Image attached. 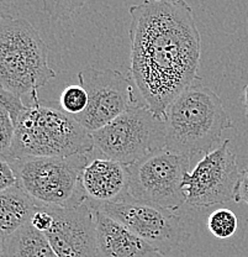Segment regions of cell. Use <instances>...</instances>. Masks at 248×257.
I'll use <instances>...</instances> for the list:
<instances>
[{
	"mask_svg": "<svg viewBox=\"0 0 248 257\" xmlns=\"http://www.w3.org/2000/svg\"><path fill=\"white\" fill-rule=\"evenodd\" d=\"M97 257H162L129 227L94 209Z\"/></svg>",
	"mask_w": 248,
	"mask_h": 257,
	"instance_id": "cell-13",
	"label": "cell"
},
{
	"mask_svg": "<svg viewBox=\"0 0 248 257\" xmlns=\"http://www.w3.org/2000/svg\"><path fill=\"white\" fill-rule=\"evenodd\" d=\"M190 159L164 149L157 150L129 166V195L168 210L185 204L183 181Z\"/></svg>",
	"mask_w": 248,
	"mask_h": 257,
	"instance_id": "cell-7",
	"label": "cell"
},
{
	"mask_svg": "<svg viewBox=\"0 0 248 257\" xmlns=\"http://www.w3.org/2000/svg\"><path fill=\"white\" fill-rule=\"evenodd\" d=\"M3 257H58L44 232L28 223L4 239Z\"/></svg>",
	"mask_w": 248,
	"mask_h": 257,
	"instance_id": "cell-15",
	"label": "cell"
},
{
	"mask_svg": "<svg viewBox=\"0 0 248 257\" xmlns=\"http://www.w3.org/2000/svg\"><path fill=\"white\" fill-rule=\"evenodd\" d=\"M226 139L215 150L205 154L183 181L185 204L191 208H209L234 199V189L241 171L236 155Z\"/></svg>",
	"mask_w": 248,
	"mask_h": 257,
	"instance_id": "cell-10",
	"label": "cell"
},
{
	"mask_svg": "<svg viewBox=\"0 0 248 257\" xmlns=\"http://www.w3.org/2000/svg\"><path fill=\"white\" fill-rule=\"evenodd\" d=\"M40 205L18 184L0 192V237L3 240L30 223Z\"/></svg>",
	"mask_w": 248,
	"mask_h": 257,
	"instance_id": "cell-14",
	"label": "cell"
},
{
	"mask_svg": "<svg viewBox=\"0 0 248 257\" xmlns=\"http://www.w3.org/2000/svg\"><path fill=\"white\" fill-rule=\"evenodd\" d=\"M4 256V240L0 237V257Z\"/></svg>",
	"mask_w": 248,
	"mask_h": 257,
	"instance_id": "cell-26",
	"label": "cell"
},
{
	"mask_svg": "<svg viewBox=\"0 0 248 257\" xmlns=\"http://www.w3.org/2000/svg\"><path fill=\"white\" fill-rule=\"evenodd\" d=\"M129 227L162 256L168 255L189 236L179 215L168 209L127 197L93 208Z\"/></svg>",
	"mask_w": 248,
	"mask_h": 257,
	"instance_id": "cell-9",
	"label": "cell"
},
{
	"mask_svg": "<svg viewBox=\"0 0 248 257\" xmlns=\"http://www.w3.org/2000/svg\"><path fill=\"white\" fill-rule=\"evenodd\" d=\"M87 90V109L74 119L89 133L99 130L125 111L143 103L130 74L116 69L85 68L78 73Z\"/></svg>",
	"mask_w": 248,
	"mask_h": 257,
	"instance_id": "cell-8",
	"label": "cell"
},
{
	"mask_svg": "<svg viewBox=\"0 0 248 257\" xmlns=\"http://www.w3.org/2000/svg\"><path fill=\"white\" fill-rule=\"evenodd\" d=\"M44 10L50 18L67 20L76 15L85 5L87 0H41Z\"/></svg>",
	"mask_w": 248,
	"mask_h": 257,
	"instance_id": "cell-18",
	"label": "cell"
},
{
	"mask_svg": "<svg viewBox=\"0 0 248 257\" xmlns=\"http://www.w3.org/2000/svg\"><path fill=\"white\" fill-rule=\"evenodd\" d=\"M88 93L81 84H72L63 89L60 98V106L72 116H78L87 109Z\"/></svg>",
	"mask_w": 248,
	"mask_h": 257,
	"instance_id": "cell-17",
	"label": "cell"
},
{
	"mask_svg": "<svg viewBox=\"0 0 248 257\" xmlns=\"http://www.w3.org/2000/svg\"><path fill=\"white\" fill-rule=\"evenodd\" d=\"M46 208L53 223L45 235L58 257H97L94 209L89 203L76 208Z\"/></svg>",
	"mask_w": 248,
	"mask_h": 257,
	"instance_id": "cell-11",
	"label": "cell"
},
{
	"mask_svg": "<svg viewBox=\"0 0 248 257\" xmlns=\"http://www.w3.org/2000/svg\"><path fill=\"white\" fill-rule=\"evenodd\" d=\"M90 135L101 156L131 166L152 152L164 149L165 119L141 104Z\"/></svg>",
	"mask_w": 248,
	"mask_h": 257,
	"instance_id": "cell-6",
	"label": "cell"
},
{
	"mask_svg": "<svg viewBox=\"0 0 248 257\" xmlns=\"http://www.w3.org/2000/svg\"><path fill=\"white\" fill-rule=\"evenodd\" d=\"M0 108L7 109L12 116L13 122H15L19 114L25 108V104L23 103L21 98L0 88Z\"/></svg>",
	"mask_w": 248,
	"mask_h": 257,
	"instance_id": "cell-20",
	"label": "cell"
},
{
	"mask_svg": "<svg viewBox=\"0 0 248 257\" xmlns=\"http://www.w3.org/2000/svg\"><path fill=\"white\" fill-rule=\"evenodd\" d=\"M17 184V176L10 163L7 160L0 159V192Z\"/></svg>",
	"mask_w": 248,
	"mask_h": 257,
	"instance_id": "cell-22",
	"label": "cell"
},
{
	"mask_svg": "<svg viewBox=\"0 0 248 257\" xmlns=\"http://www.w3.org/2000/svg\"><path fill=\"white\" fill-rule=\"evenodd\" d=\"M165 149L193 159L209 154L233 127L222 100L198 80L180 93L165 110ZM215 150V149H214Z\"/></svg>",
	"mask_w": 248,
	"mask_h": 257,
	"instance_id": "cell-3",
	"label": "cell"
},
{
	"mask_svg": "<svg viewBox=\"0 0 248 257\" xmlns=\"http://www.w3.org/2000/svg\"><path fill=\"white\" fill-rule=\"evenodd\" d=\"M55 77L49 47L33 24L12 14L0 15V88L19 98H33Z\"/></svg>",
	"mask_w": 248,
	"mask_h": 257,
	"instance_id": "cell-4",
	"label": "cell"
},
{
	"mask_svg": "<svg viewBox=\"0 0 248 257\" xmlns=\"http://www.w3.org/2000/svg\"><path fill=\"white\" fill-rule=\"evenodd\" d=\"M234 202L246 203L248 205V167L241 171L237 182L236 189H234Z\"/></svg>",
	"mask_w": 248,
	"mask_h": 257,
	"instance_id": "cell-23",
	"label": "cell"
},
{
	"mask_svg": "<svg viewBox=\"0 0 248 257\" xmlns=\"http://www.w3.org/2000/svg\"><path fill=\"white\" fill-rule=\"evenodd\" d=\"M13 138H14V122L9 111L0 108V159H9L10 149H12Z\"/></svg>",
	"mask_w": 248,
	"mask_h": 257,
	"instance_id": "cell-19",
	"label": "cell"
},
{
	"mask_svg": "<svg viewBox=\"0 0 248 257\" xmlns=\"http://www.w3.org/2000/svg\"><path fill=\"white\" fill-rule=\"evenodd\" d=\"M14 122L8 162L24 157H69L95 150L92 135L52 101L30 98Z\"/></svg>",
	"mask_w": 248,
	"mask_h": 257,
	"instance_id": "cell-2",
	"label": "cell"
},
{
	"mask_svg": "<svg viewBox=\"0 0 248 257\" xmlns=\"http://www.w3.org/2000/svg\"><path fill=\"white\" fill-rule=\"evenodd\" d=\"M242 105L244 108V116L248 119V84L244 87L243 95H242Z\"/></svg>",
	"mask_w": 248,
	"mask_h": 257,
	"instance_id": "cell-24",
	"label": "cell"
},
{
	"mask_svg": "<svg viewBox=\"0 0 248 257\" xmlns=\"http://www.w3.org/2000/svg\"><path fill=\"white\" fill-rule=\"evenodd\" d=\"M52 223H53V218L52 215H51L49 208L46 207H40L37 209L30 220V224L33 225L35 229L44 232V234L47 231V230H50V227L52 226Z\"/></svg>",
	"mask_w": 248,
	"mask_h": 257,
	"instance_id": "cell-21",
	"label": "cell"
},
{
	"mask_svg": "<svg viewBox=\"0 0 248 257\" xmlns=\"http://www.w3.org/2000/svg\"><path fill=\"white\" fill-rule=\"evenodd\" d=\"M130 72L145 105L158 116L201 80V36L185 0H143L130 8Z\"/></svg>",
	"mask_w": 248,
	"mask_h": 257,
	"instance_id": "cell-1",
	"label": "cell"
},
{
	"mask_svg": "<svg viewBox=\"0 0 248 257\" xmlns=\"http://www.w3.org/2000/svg\"><path fill=\"white\" fill-rule=\"evenodd\" d=\"M95 152L69 157H24L9 163L18 186L40 207L76 208L87 202L82 172Z\"/></svg>",
	"mask_w": 248,
	"mask_h": 257,
	"instance_id": "cell-5",
	"label": "cell"
},
{
	"mask_svg": "<svg viewBox=\"0 0 248 257\" xmlns=\"http://www.w3.org/2000/svg\"><path fill=\"white\" fill-rule=\"evenodd\" d=\"M12 2L13 0H0V15L9 14V13L5 12V9L10 7V3Z\"/></svg>",
	"mask_w": 248,
	"mask_h": 257,
	"instance_id": "cell-25",
	"label": "cell"
},
{
	"mask_svg": "<svg viewBox=\"0 0 248 257\" xmlns=\"http://www.w3.org/2000/svg\"><path fill=\"white\" fill-rule=\"evenodd\" d=\"M237 226H238L237 216L230 209H216L215 211L210 214L209 219H207L209 231L214 235L216 239H230L236 232Z\"/></svg>",
	"mask_w": 248,
	"mask_h": 257,
	"instance_id": "cell-16",
	"label": "cell"
},
{
	"mask_svg": "<svg viewBox=\"0 0 248 257\" xmlns=\"http://www.w3.org/2000/svg\"><path fill=\"white\" fill-rule=\"evenodd\" d=\"M129 166L93 156L82 172V187L92 208L115 203L129 195Z\"/></svg>",
	"mask_w": 248,
	"mask_h": 257,
	"instance_id": "cell-12",
	"label": "cell"
}]
</instances>
